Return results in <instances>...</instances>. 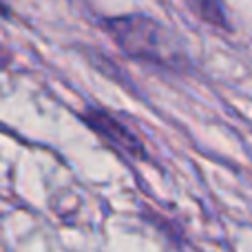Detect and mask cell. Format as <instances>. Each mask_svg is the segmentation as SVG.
Returning a JSON list of instances; mask_svg holds the SVG:
<instances>
[{
	"label": "cell",
	"mask_w": 252,
	"mask_h": 252,
	"mask_svg": "<svg viewBox=\"0 0 252 252\" xmlns=\"http://www.w3.org/2000/svg\"><path fill=\"white\" fill-rule=\"evenodd\" d=\"M100 27L120 47L124 56L166 71H186L188 56L170 29L144 13L100 18Z\"/></svg>",
	"instance_id": "cell-1"
},
{
	"label": "cell",
	"mask_w": 252,
	"mask_h": 252,
	"mask_svg": "<svg viewBox=\"0 0 252 252\" xmlns=\"http://www.w3.org/2000/svg\"><path fill=\"white\" fill-rule=\"evenodd\" d=\"M80 120L95 135H100L111 148H115L120 155L128 157V159H133V161H148V153H146L144 142L122 120L111 115L109 111L100 109V106H87V109L80 113Z\"/></svg>",
	"instance_id": "cell-2"
},
{
	"label": "cell",
	"mask_w": 252,
	"mask_h": 252,
	"mask_svg": "<svg viewBox=\"0 0 252 252\" xmlns=\"http://www.w3.org/2000/svg\"><path fill=\"white\" fill-rule=\"evenodd\" d=\"M188 4L192 13H195L199 20L208 22V25L217 27V29L228 31L230 29V22H228V13L223 7L221 0H184Z\"/></svg>",
	"instance_id": "cell-3"
},
{
	"label": "cell",
	"mask_w": 252,
	"mask_h": 252,
	"mask_svg": "<svg viewBox=\"0 0 252 252\" xmlns=\"http://www.w3.org/2000/svg\"><path fill=\"white\" fill-rule=\"evenodd\" d=\"M0 9H4V7H2V0H0Z\"/></svg>",
	"instance_id": "cell-4"
}]
</instances>
